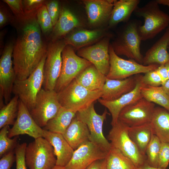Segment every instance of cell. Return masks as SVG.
<instances>
[{
    "mask_svg": "<svg viewBox=\"0 0 169 169\" xmlns=\"http://www.w3.org/2000/svg\"><path fill=\"white\" fill-rule=\"evenodd\" d=\"M35 13L25 14L13 45V61L16 79L28 78L38 65L47 52Z\"/></svg>",
    "mask_w": 169,
    "mask_h": 169,
    "instance_id": "1",
    "label": "cell"
},
{
    "mask_svg": "<svg viewBox=\"0 0 169 169\" xmlns=\"http://www.w3.org/2000/svg\"><path fill=\"white\" fill-rule=\"evenodd\" d=\"M144 18V23L139 29L142 41L152 39L169 26V15L161 10L156 0H151L134 12Z\"/></svg>",
    "mask_w": 169,
    "mask_h": 169,
    "instance_id": "2",
    "label": "cell"
},
{
    "mask_svg": "<svg viewBox=\"0 0 169 169\" xmlns=\"http://www.w3.org/2000/svg\"><path fill=\"white\" fill-rule=\"evenodd\" d=\"M141 25V22L139 20H130L126 23L122 30L110 44L118 55L125 56L142 64L143 57L140 50L142 40L139 32Z\"/></svg>",
    "mask_w": 169,
    "mask_h": 169,
    "instance_id": "3",
    "label": "cell"
},
{
    "mask_svg": "<svg viewBox=\"0 0 169 169\" xmlns=\"http://www.w3.org/2000/svg\"><path fill=\"white\" fill-rule=\"evenodd\" d=\"M102 90L92 91L77 83L75 79L57 93L62 107L75 112L84 109L99 99Z\"/></svg>",
    "mask_w": 169,
    "mask_h": 169,
    "instance_id": "4",
    "label": "cell"
},
{
    "mask_svg": "<svg viewBox=\"0 0 169 169\" xmlns=\"http://www.w3.org/2000/svg\"><path fill=\"white\" fill-rule=\"evenodd\" d=\"M44 55L38 65L26 79L15 80L12 90L29 111L35 105L38 94L42 88L44 82V67L46 57Z\"/></svg>",
    "mask_w": 169,
    "mask_h": 169,
    "instance_id": "5",
    "label": "cell"
},
{
    "mask_svg": "<svg viewBox=\"0 0 169 169\" xmlns=\"http://www.w3.org/2000/svg\"><path fill=\"white\" fill-rule=\"evenodd\" d=\"M128 126L118 120L110 131L108 138L111 146L120 150L140 168L147 163L146 156L142 154L130 137Z\"/></svg>",
    "mask_w": 169,
    "mask_h": 169,
    "instance_id": "6",
    "label": "cell"
},
{
    "mask_svg": "<svg viewBox=\"0 0 169 169\" xmlns=\"http://www.w3.org/2000/svg\"><path fill=\"white\" fill-rule=\"evenodd\" d=\"M62 65L54 90L57 93L67 86L84 70L92 64L77 55L73 48L66 45L62 53Z\"/></svg>",
    "mask_w": 169,
    "mask_h": 169,
    "instance_id": "7",
    "label": "cell"
},
{
    "mask_svg": "<svg viewBox=\"0 0 169 169\" xmlns=\"http://www.w3.org/2000/svg\"><path fill=\"white\" fill-rule=\"evenodd\" d=\"M50 143L43 137L35 139L26 148L25 163L29 169H52L56 158Z\"/></svg>",
    "mask_w": 169,
    "mask_h": 169,
    "instance_id": "8",
    "label": "cell"
},
{
    "mask_svg": "<svg viewBox=\"0 0 169 169\" xmlns=\"http://www.w3.org/2000/svg\"><path fill=\"white\" fill-rule=\"evenodd\" d=\"M61 107L57 93L54 90H46L43 88L37 95L34 106L29 111L36 122L42 128L56 115Z\"/></svg>",
    "mask_w": 169,
    "mask_h": 169,
    "instance_id": "9",
    "label": "cell"
},
{
    "mask_svg": "<svg viewBox=\"0 0 169 169\" xmlns=\"http://www.w3.org/2000/svg\"><path fill=\"white\" fill-rule=\"evenodd\" d=\"M109 53L110 69L106 76L107 79H124L136 74H145L155 70L159 66L157 64L145 66L133 59L125 60L122 59L115 54L110 44Z\"/></svg>",
    "mask_w": 169,
    "mask_h": 169,
    "instance_id": "10",
    "label": "cell"
},
{
    "mask_svg": "<svg viewBox=\"0 0 169 169\" xmlns=\"http://www.w3.org/2000/svg\"><path fill=\"white\" fill-rule=\"evenodd\" d=\"M66 45L64 41H53L47 47L44 67L43 88L54 90L62 65V52Z\"/></svg>",
    "mask_w": 169,
    "mask_h": 169,
    "instance_id": "11",
    "label": "cell"
},
{
    "mask_svg": "<svg viewBox=\"0 0 169 169\" xmlns=\"http://www.w3.org/2000/svg\"><path fill=\"white\" fill-rule=\"evenodd\" d=\"M108 114L106 110L102 115L98 114L93 103L86 108L77 112L76 116L87 125L90 134V140L108 152L111 145L104 136L103 131V124Z\"/></svg>",
    "mask_w": 169,
    "mask_h": 169,
    "instance_id": "12",
    "label": "cell"
},
{
    "mask_svg": "<svg viewBox=\"0 0 169 169\" xmlns=\"http://www.w3.org/2000/svg\"><path fill=\"white\" fill-rule=\"evenodd\" d=\"M155 107L154 103L142 98L124 108L118 120L129 127L150 123Z\"/></svg>",
    "mask_w": 169,
    "mask_h": 169,
    "instance_id": "13",
    "label": "cell"
},
{
    "mask_svg": "<svg viewBox=\"0 0 169 169\" xmlns=\"http://www.w3.org/2000/svg\"><path fill=\"white\" fill-rule=\"evenodd\" d=\"M108 152L89 140L74 150L65 166L68 169H86L94 161L106 158Z\"/></svg>",
    "mask_w": 169,
    "mask_h": 169,
    "instance_id": "14",
    "label": "cell"
},
{
    "mask_svg": "<svg viewBox=\"0 0 169 169\" xmlns=\"http://www.w3.org/2000/svg\"><path fill=\"white\" fill-rule=\"evenodd\" d=\"M13 45L11 43L5 47L0 59V98L6 104L11 100V95L16 76L13 58Z\"/></svg>",
    "mask_w": 169,
    "mask_h": 169,
    "instance_id": "15",
    "label": "cell"
},
{
    "mask_svg": "<svg viewBox=\"0 0 169 169\" xmlns=\"http://www.w3.org/2000/svg\"><path fill=\"white\" fill-rule=\"evenodd\" d=\"M110 37H107L94 45L79 49L78 52L79 56L90 61L106 76L110 69Z\"/></svg>",
    "mask_w": 169,
    "mask_h": 169,
    "instance_id": "16",
    "label": "cell"
},
{
    "mask_svg": "<svg viewBox=\"0 0 169 169\" xmlns=\"http://www.w3.org/2000/svg\"><path fill=\"white\" fill-rule=\"evenodd\" d=\"M44 131L34 120L26 106L19 100L17 116L12 127L9 130V137L26 134L35 139L43 137Z\"/></svg>",
    "mask_w": 169,
    "mask_h": 169,
    "instance_id": "17",
    "label": "cell"
},
{
    "mask_svg": "<svg viewBox=\"0 0 169 169\" xmlns=\"http://www.w3.org/2000/svg\"><path fill=\"white\" fill-rule=\"evenodd\" d=\"M142 76L141 74H136V82L134 89L118 99L112 101H105L101 98L98 100L99 102L106 107L110 112L112 116V126L117 122L119 114L124 108L143 98L141 90L145 85L142 81Z\"/></svg>",
    "mask_w": 169,
    "mask_h": 169,
    "instance_id": "18",
    "label": "cell"
},
{
    "mask_svg": "<svg viewBox=\"0 0 169 169\" xmlns=\"http://www.w3.org/2000/svg\"><path fill=\"white\" fill-rule=\"evenodd\" d=\"M136 82V74L123 79L106 78L100 98L107 101L115 100L133 90Z\"/></svg>",
    "mask_w": 169,
    "mask_h": 169,
    "instance_id": "19",
    "label": "cell"
},
{
    "mask_svg": "<svg viewBox=\"0 0 169 169\" xmlns=\"http://www.w3.org/2000/svg\"><path fill=\"white\" fill-rule=\"evenodd\" d=\"M115 0L84 1L89 23L97 25L109 20Z\"/></svg>",
    "mask_w": 169,
    "mask_h": 169,
    "instance_id": "20",
    "label": "cell"
},
{
    "mask_svg": "<svg viewBox=\"0 0 169 169\" xmlns=\"http://www.w3.org/2000/svg\"><path fill=\"white\" fill-rule=\"evenodd\" d=\"M169 43V26L161 37L149 49L143 57L142 64L165 65L169 62L167 50Z\"/></svg>",
    "mask_w": 169,
    "mask_h": 169,
    "instance_id": "21",
    "label": "cell"
},
{
    "mask_svg": "<svg viewBox=\"0 0 169 169\" xmlns=\"http://www.w3.org/2000/svg\"><path fill=\"white\" fill-rule=\"evenodd\" d=\"M43 137L52 146L56 157V165L65 166L70 160L74 150L62 134L44 130Z\"/></svg>",
    "mask_w": 169,
    "mask_h": 169,
    "instance_id": "22",
    "label": "cell"
},
{
    "mask_svg": "<svg viewBox=\"0 0 169 169\" xmlns=\"http://www.w3.org/2000/svg\"><path fill=\"white\" fill-rule=\"evenodd\" d=\"M62 135L74 150L90 139V134L87 125L76 115Z\"/></svg>",
    "mask_w": 169,
    "mask_h": 169,
    "instance_id": "23",
    "label": "cell"
},
{
    "mask_svg": "<svg viewBox=\"0 0 169 169\" xmlns=\"http://www.w3.org/2000/svg\"><path fill=\"white\" fill-rule=\"evenodd\" d=\"M139 0H115L109 21V27H112L121 22L130 21L132 13L138 7Z\"/></svg>",
    "mask_w": 169,
    "mask_h": 169,
    "instance_id": "24",
    "label": "cell"
},
{
    "mask_svg": "<svg viewBox=\"0 0 169 169\" xmlns=\"http://www.w3.org/2000/svg\"><path fill=\"white\" fill-rule=\"evenodd\" d=\"M78 83L89 90H102L106 80V76L92 64L84 70L75 79Z\"/></svg>",
    "mask_w": 169,
    "mask_h": 169,
    "instance_id": "25",
    "label": "cell"
},
{
    "mask_svg": "<svg viewBox=\"0 0 169 169\" xmlns=\"http://www.w3.org/2000/svg\"><path fill=\"white\" fill-rule=\"evenodd\" d=\"M152 132L161 142L169 143V112L155 107L151 121Z\"/></svg>",
    "mask_w": 169,
    "mask_h": 169,
    "instance_id": "26",
    "label": "cell"
},
{
    "mask_svg": "<svg viewBox=\"0 0 169 169\" xmlns=\"http://www.w3.org/2000/svg\"><path fill=\"white\" fill-rule=\"evenodd\" d=\"M77 17L69 9L63 8L53 29V37L54 39L66 35L80 25Z\"/></svg>",
    "mask_w": 169,
    "mask_h": 169,
    "instance_id": "27",
    "label": "cell"
},
{
    "mask_svg": "<svg viewBox=\"0 0 169 169\" xmlns=\"http://www.w3.org/2000/svg\"><path fill=\"white\" fill-rule=\"evenodd\" d=\"M129 136L139 150L146 156L147 147L153 132L151 122L140 125L128 127Z\"/></svg>",
    "mask_w": 169,
    "mask_h": 169,
    "instance_id": "28",
    "label": "cell"
},
{
    "mask_svg": "<svg viewBox=\"0 0 169 169\" xmlns=\"http://www.w3.org/2000/svg\"><path fill=\"white\" fill-rule=\"evenodd\" d=\"M76 113L61 107L56 115L48 122L43 129L62 135L75 116Z\"/></svg>",
    "mask_w": 169,
    "mask_h": 169,
    "instance_id": "29",
    "label": "cell"
},
{
    "mask_svg": "<svg viewBox=\"0 0 169 169\" xmlns=\"http://www.w3.org/2000/svg\"><path fill=\"white\" fill-rule=\"evenodd\" d=\"M102 35V32L99 30H80L72 33L64 41L66 45L78 49L97 40Z\"/></svg>",
    "mask_w": 169,
    "mask_h": 169,
    "instance_id": "30",
    "label": "cell"
},
{
    "mask_svg": "<svg viewBox=\"0 0 169 169\" xmlns=\"http://www.w3.org/2000/svg\"><path fill=\"white\" fill-rule=\"evenodd\" d=\"M105 159L106 169H141L120 150L111 146Z\"/></svg>",
    "mask_w": 169,
    "mask_h": 169,
    "instance_id": "31",
    "label": "cell"
},
{
    "mask_svg": "<svg viewBox=\"0 0 169 169\" xmlns=\"http://www.w3.org/2000/svg\"><path fill=\"white\" fill-rule=\"evenodd\" d=\"M141 93L143 98L161 106L169 112V96L161 86L153 87L145 85L141 88Z\"/></svg>",
    "mask_w": 169,
    "mask_h": 169,
    "instance_id": "32",
    "label": "cell"
},
{
    "mask_svg": "<svg viewBox=\"0 0 169 169\" xmlns=\"http://www.w3.org/2000/svg\"><path fill=\"white\" fill-rule=\"evenodd\" d=\"M19 100L18 97L14 95L7 104L0 108V129L7 125H13L18 115Z\"/></svg>",
    "mask_w": 169,
    "mask_h": 169,
    "instance_id": "33",
    "label": "cell"
},
{
    "mask_svg": "<svg viewBox=\"0 0 169 169\" xmlns=\"http://www.w3.org/2000/svg\"><path fill=\"white\" fill-rule=\"evenodd\" d=\"M161 143V142L158 138L153 133L146 151L147 162L151 166L158 167Z\"/></svg>",
    "mask_w": 169,
    "mask_h": 169,
    "instance_id": "34",
    "label": "cell"
},
{
    "mask_svg": "<svg viewBox=\"0 0 169 169\" xmlns=\"http://www.w3.org/2000/svg\"><path fill=\"white\" fill-rule=\"evenodd\" d=\"M9 125H6L0 131V157L15 149L18 144V136L11 139L8 136Z\"/></svg>",
    "mask_w": 169,
    "mask_h": 169,
    "instance_id": "35",
    "label": "cell"
},
{
    "mask_svg": "<svg viewBox=\"0 0 169 169\" xmlns=\"http://www.w3.org/2000/svg\"><path fill=\"white\" fill-rule=\"evenodd\" d=\"M36 15L38 22L43 32L46 33L51 31L54 26L45 5H43L38 9Z\"/></svg>",
    "mask_w": 169,
    "mask_h": 169,
    "instance_id": "36",
    "label": "cell"
},
{
    "mask_svg": "<svg viewBox=\"0 0 169 169\" xmlns=\"http://www.w3.org/2000/svg\"><path fill=\"white\" fill-rule=\"evenodd\" d=\"M27 144L25 142L18 144L15 149L16 169H27L25 153Z\"/></svg>",
    "mask_w": 169,
    "mask_h": 169,
    "instance_id": "37",
    "label": "cell"
},
{
    "mask_svg": "<svg viewBox=\"0 0 169 169\" xmlns=\"http://www.w3.org/2000/svg\"><path fill=\"white\" fill-rule=\"evenodd\" d=\"M142 80L146 85L158 87L163 84L162 80L156 70L149 71L143 75Z\"/></svg>",
    "mask_w": 169,
    "mask_h": 169,
    "instance_id": "38",
    "label": "cell"
},
{
    "mask_svg": "<svg viewBox=\"0 0 169 169\" xmlns=\"http://www.w3.org/2000/svg\"><path fill=\"white\" fill-rule=\"evenodd\" d=\"M169 164V143L161 142L158 167L166 168Z\"/></svg>",
    "mask_w": 169,
    "mask_h": 169,
    "instance_id": "39",
    "label": "cell"
},
{
    "mask_svg": "<svg viewBox=\"0 0 169 169\" xmlns=\"http://www.w3.org/2000/svg\"><path fill=\"white\" fill-rule=\"evenodd\" d=\"M46 6L54 26L58 20L60 13L58 2L55 0L51 1L47 3Z\"/></svg>",
    "mask_w": 169,
    "mask_h": 169,
    "instance_id": "40",
    "label": "cell"
},
{
    "mask_svg": "<svg viewBox=\"0 0 169 169\" xmlns=\"http://www.w3.org/2000/svg\"><path fill=\"white\" fill-rule=\"evenodd\" d=\"M3 2L7 3L14 14L19 18H23L25 16L23 11V1L20 0H4Z\"/></svg>",
    "mask_w": 169,
    "mask_h": 169,
    "instance_id": "41",
    "label": "cell"
},
{
    "mask_svg": "<svg viewBox=\"0 0 169 169\" xmlns=\"http://www.w3.org/2000/svg\"><path fill=\"white\" fill-rule=\"evenodd\" d=\"M44 1L43 0H27L23 1V8L25 14H30L38 9L42 6Z\"/></svg>",
    "mask_w": 169,
    "mask_h": 169,
    "instance_id": "42",
    "label": "cell"
},
{
    "mask_svg": "<svg viewBox=\"0 0 169 169\" xmlns=\"http://www.w3.org/2000/svg\"><path fill=\"white\" fill-rule=\"evenodd\" d=\"M16 161L15 151H11L3 156L0 160V169H11Z\"/></svg>",
    "mask_w": 169,
    "mask_h": 169,
    "instance_id": "43",
    "label": "cell"
},
{
    "mask_svg": "<svg viewBox=\"0 0 169 169\" xmlns=\"http://www.w3.org/2000/svg\"><path fill=\"white\" fill-rule=\"evenodd\" d=\"M86 169H106L105 159H101L94 161Z\"/></svg>",
    "mask_w": 169,
    "mask_h": 169,
    "instance_id": "44",
    "label": "cell"
},
{
    "mask_svg": "<svg viewBox=\"0 0 169 169\" xmlns=\"http://www.w3.org/2000/svg\"><path fill=\"white\" fill-rule=\"evenodd\" d=\"M156 70L160 76L163 84L168 79L167 70L165 65H159Z\"/></svg>",
    "mask_w": 169,
    "mask_h": 169,
    "instance_id": "45",
    "label": "cell"
},
{
    "mask_svg": "<svg viewBox=\"0 0 169 169\" xmlns=\"http://www.w3.org/2000/svg\"><path fill=\"white\" fill-rule=\"evenodd\" d=\"M8 21L7 17L6 14L1 9L0 11V26L1 27L5 24Z\"/></svg>",
    "mask_w": 169,
    "mask_h": 169,
    "instance_id": "46",
    "label": "cell"
},
{
    "mask_svg": "<svg viewBox=\"0 0 169 169\" xmlns=\"http://www.w3.org/2000/svg\"><path fill=\"white\" fill-rule=\"evenodd\" d=\"M161 87L164 91L169 96V79L163 83Z\"/></svg>",
    "mask_w": 169,
    "mask_h": 169,
    "instance_id": "47",
    "label": "cell"
},
{
    "mask_svg": "<svg viewBox=\"0 0 169 169\" xmlns=\"http://www.w3.org/2000/svg\"><path fill=\"white\" fill-rule=\"evenodd\" d=\"M141 169H166L165 168L154 167L149 165L147 162L142 166L140 167Z\"/></svg>",
    "mask_w": 169,
    "mask_h": 169,
    "instance_id": "48",
    "label": "cell"
},
{
    "mask_svg": "<svg viewBox=\"0 0 169 169\" xmlns=\"http://www.w3.org/2000/svg\"><path fill=\"white\" fill-rule=\"evenodd\" d=\"M159 5H162L167 6L169 7V0H156Z\"/></svg>",
    "mask_w": 169,
    "mask_h": 169,
    "instance_id": "49",
    "label": "cell"
},
{
    "mask_svg": "<svg viewBox=\"0 0 169 169\" xmlns=\"http://www.w3.org/2000/svg\"><path fill=\"white\" fill-rule=\"evenodd\" d=\"M52 169H68L65 166L55 165Z\"/></svg>",
    "mask_w": 169,
    "mask_h": 169,
    "instance_id": "50",
    "label": "cell"
},
{
    "mask_svg": "<svg viewBox=\"0 0 169 169\" xmlns=\"http://www.w3.org/2000/svg\"><path fill=\"white\" fill-rule=\"evenodd\" d=\"M166 66V67L167 70V73H168V79H169V62L166 63L165 64Z\"/></svg>",
    "mask_w": 169,
    "mask_h": 169,
    "instance_id": "51",
    "label": "cell"
},
{
    "mask_svg": "<svg viewBox=\"0 0 169 169\" xmlns=\"http://www.w3.org/2000/svg\"><path fill=\"white\" fill-rule=\"evenodd\" d=\"M168 47L169 48V44H168Z\"/></svg>",
    "mask_w": 169,
    "mask_h": 169,
    "instance_id": "52",
    "label": "cell"
}]
</instances>
